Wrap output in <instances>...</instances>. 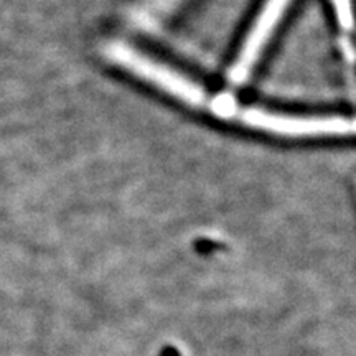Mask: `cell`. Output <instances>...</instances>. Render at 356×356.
Instances as JSON below:
<instances>
[{"instance_id":"6da1fadb","label":"cell","mask_w":356,"mask_h":356,"mask_svg":"<svg viewBox=\"0 0 356 356\" xmlns=\"http://www.w3.org/2000/svg\"><path fill=\"white\" fill-rule=\"evenodd\" d=\"M104 55L129 73L144 79L152 86L162 89L167 95L177 97L178 101L190 106H202L207 102V91L200 83L181 74L172 66H168L155 58L144 55L136 47L119 42H109L104 47Z\"/></svg>"},{"instance_id":"7a4b0ae2","label":"cell","mask_w":356,"mask_h":356,"mask_svg":"<svg viewBox=\"0 0 356 356\" xmlns=\"http://www.w3.org/2000/svg\"><path fill=\"white\" fill-rule=\"evenodd\" d=\"M244 126L282 137H333L351 136L355 124L341 115H300L246 108L234 115Z\"/></svg>"},{"instance_id":"3957f363","label":"cell","mask_w":356,"mask_h":356,"mask_svg":"<svg viewBox=\"0 0 356 356\" xmlns=\"http://www.w3.org/2000/svg\"><path fill=\"white\" fill-rule=\"evenodd\" d=\"M291 0H267L244 37L238 56L229 68V81L243 84L256 68L262 53L282 22Z\"/></svg>"},{"instance_id":"277c9868","label":"cell","mask_w":356,"mask_h":356,"mask_svg":"<svg viewBox=\"0 0 356 356\" xmlns=\"http://www.w3.org/2000/svg\"><path fill=\"white\" fill-rule=\"evenodd\" d=\"M181 2L184 0H144L136 13V19L140 25L157 26L172 17Z\"/></svg>"},{"instance_id":"5b68a950","label":"cell","mask_w":356,"mask_h":356,"mask_svg":"<svg viewBox=\"0 0 356 356\" xmlns=\"http://www.w3.org/2000/svg\"><path fill=\"white\" fill-rule=\"evenodd\" d=\"M210 109L222 119H233L239 108H238V104H236L233 96L220 95V96L213 97V99L210 101Z\"/></svg>"},{"instance_id":"8992f818","label":"cell","mask_w":356,"mask_h":356,"mask_svg":"<svg viewBox=\"0 0 356 356\" xmlns=\"http://www.w3.org/2000/svg\"><path fill=\"white\" fill-rule=\"evenodd\" d=\"M333 7H335L337 19L340 22L341 29H353V12H351L350 0H333Z\"/></svg>"},{"instance_id":"52a82bcc","label":"cell","mask_w":356,"mask_h":356,"mask_svg":"<svg viewBox=\"0 0 356 356\" xmlns=\"http://www.w3.org/2000/svg\"><path fill=\"white\" fill-rule=\"evenodd\" d=\"M160 356H181V355L175 346H165V348L162 350V353H160Z\"/></svg>"}]
</instances>
